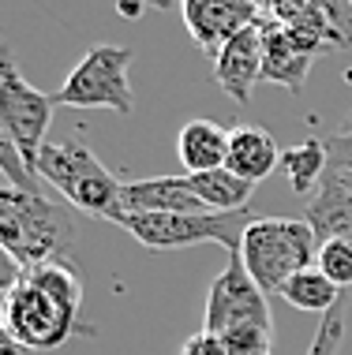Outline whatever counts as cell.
Listing matches in <instances>:
<instances>
[{
	"label": "cell",
	"instance_id": "16",
	"mask_svg": "<svg viewBox=\"0 0 352 355\" xmlns=\"http://www.w3.org/2000/svg\"><path fill=\"white\" fill-rule=\"evenodd\" d=\"M281 176L289 180V187L296 195H315L319 184L326 180L330 172V146L322 139H308V142H296V146L281 150Z\"/></svg>",
	"mask_w": 352,
	"mask_h": 355
},
{
	"label": "cell",
	"instance_id": "30",
	"mask_svg": "<svg viewBox=\"0 0 352 355\" xmlns=\"http://www.w3.org/2000/svg\"><path fill=\"white\" fill-rule=\"evenodd\" d=\"M337 135H352V112L345 116V123H341V131H337Z\"/></svg>",
	"mask_w": 352,
	"mask_h": 355
},
{
	"label": "cell",
	"instance_id": "23",
	"mask_svg": "<svg viewBox=\"0 0 352 355\" xmlns=\"http://www.w3.org/2000/svg\"><path fill=\"white\" fill-rule=\"evenodd\" d=\"M308 4L330 19V26L337 31L341 45L352 49V0H308Z\"/></svg>",
	"mask_w": 352,
	"mask_h": 355
},
{
	"label": "cell",
	"instance_id": "21",
	"mask_svg": "<svg viewBox=\"0 0 352 355\" xmlns=\"http://www.w3.org/2000/svg\"><path fill=\"white\" fill-rule=\"evenodd\" d=\"M341 337H345V303H337L330 314L319 318V329L308 344V355H337Z\"/></svg>",
	"mask_w": 352,
	"mask_h": 355
},
{
	"label": "cell",
	"instance_id": "14",
	"mask_svg": "<svg viewBox=\"0 0 352 355\" xmlns=\"http://www.w3.org/2000/svg\"><path fill=\"white\" fill-rule=\"evenodd\" d=\"M278 165H281V150L266 128H259V123H240V128H233L225 168H233L240 180H247V184H262Z\"/></svg>",
	"mask_w": 352,
	"mask_h": 355
},
{
	"label": "cell",
	"instance_id": "10",
	"mask_svg": "<svg viewBox=\"0 0 352 355\" xmlns=\"http://www.w3.org/2000/svg\"><path fill=\"white\" fill-rule=\"evenodd\" d=\"M214 83L236 105L251 101L255 83H262V31L259 23L244 26L240 34H233L229 42L214 56Z\"/></svg>",
	"mask_w": 352,
	"mask_h": 355
},
{
	"label": "cell",
	"instance_id": "25",
	"mask_svg": "<svg viewBox=\"0 0 352 355\" xmlns=\"http://www.w3.org/2000/svg\"><path fill=\"white\" fill-rule=\"evenodd\" d=\"M23 273H26V270L15 262L12 254H8V247L0 243V295H8V292H12V288H15L19 281H23Z\"/></svg>",
	"mask_w": 352,
	"mask_h": 355
},
{
	"label": "cell",
	"instance_id": "18",
	"mask_svg": "<svg viewBox=\"0 0 352 355\" xmlns=\"http://www.w3.org/2000/svg\"><path fill=\"white\" fill-rule=\"evenodd\" d=\"M192 187L199 191V198L206 202V209H214V214H236V209H247V198H251V191H255V184L240 180L233 168L192 172Z\"/></svg>",
	"mask_w": 352,
	"mask_h": 355
},
{
	"label": "cell",
	"instance_id": "4",
	"mask_svg": "<svg viewBox=\"0 0 352 355\" xmlns=\"http://www.w3.org/2000/svg\"><path fill=\"white\" fill-rule=\"evenodd\" d=\"M236 254L266 295H278L289 277L315 266L319 236L303 217H259L247 225Z\"/></svg>",
	"mask_w": 352,
	"mask_h": 355
},
{
	"label": "cell",
	"instance_id": "3",
	"mask_svg": "<svg viewBox=\"0 0 352 355\" xmlns=\"http://www.w3.org/2000/svg\"><path fill=\"white\" fill-rule=\"evenodd\" d=\"M37 176L49 187H56L79 214L106 217L112 225H124L128 209H124V180L106 161H98L87 142L68 139V142H45L42 157H37Z\"/></svg>",
	"mask_w": 352,
	"mask_h": 355
},
{
	"label": "cell",
	"instance_id": "22",
	"mask_svg": "<svg viewBox=\"0 0 352 355\" xmlns=\"http://www.w3.org/2000/svg\"><path fill=\"white\" fill-rule=\"evenodd\" d=\"M0 172H4V180H8V184H15V187H31V191H37V176H34V172H31V168L23 165V157H19L15 142L8 139L4 123H0Z\"/></svg>",
	"mask_w": 352,
	"mask_h": 355
},
{
	"label": "cell",
	"instance_id": "20",
	"mask_svg": "<svg viewBox=\"0 0 352 355\" xmlns=\"http://www.w3.org/2000/svg\"><path fill=\"white\" fill-rule=\"evenodd\" d=\"M315 266L337 288H352V243H349V239H330V243H319Z\"/></svg>",
	"mask_w": 352,
	"mask_h": 355
},
{
	"label": "cell",
	"instance_id": "15",
	"mask_svg": "<svg viewBox=\"0 0 352 355\" xmlns=\"http://www.w3.org/2000/svg\"><path fill=\"white\" fill-rule=\"evenodd\" d=\"M229 135L233 128H221L217 120H187L176 135V153L180 165L192 172H210V168H225L229 161Z\"/></svg>",
	"mask_w": 352,
	"mask_h": 355
},
{
	"label": "cell",
	"instance_id": "2",
	"mask_svg": "<svg viewBox=\"0 0 352 355\" xmlns=\"http://www.w3.org/2000/svg\"><path fill=\"white\" fill-rule=\"evenodd\" d=\"M0 243L23 270L75 266V225L31 187L0 184Z\"/></svg>",
	"mask_w": 352,
	"mask_h": 355
},
{
	"label": "cell",
	"instance_id": "17",
	"mask_svg": "<svg viewBox=\"0 0 352 355\" xmlns=\"http://www.w3.org/2000/svg\"><path fill=\"white\" fill-rule=\"evenodd\" d=\"M281 300L289 306H296V311H308V314H330L337 303H345V295H341V288L330 281L326 273L319 270V266H308V270H300L296 277H289V281L281 284Z\"/></svg>",
	"mask_w": 352,
	"mask_h": 355
},
{
	"label": "cell",
	"instance_id": "9",
	"mask_svg": "<svg viewBox=\"0 0 352 355\" xmlns=\"http://www.w3.org/2000/svg\"><path fill=\"white\" fill-rule=\"evenodd\" d=\"M180 15H184L192 42L210 56H217V49L244 26L259 23L251 0H180Z\"/></svg>",
	"mask_w": 352,
	"mask_h": 355
},
{
	"label": "cell",
	"instance_id": "12",
	"mask_svg": "<svg viewBox=\"0 0 352 355\" xmlns=\"http://www.w3.org/2000/svg\"><path fill=\"white\" fill-rule=\"evenodd\" d=\"M303 220L315 228L319 243H330V239H349L352 243V172L349 168L326 172L319 191L308 198Z\"/></svg>",
	"mask_w": 352,
	"mask_h": 355
},
{
	"label": "cell",
	"instance_id": "11",
	"mask_svg": "<svg viewBox=\"0 0 352 355\" xmlns=\"http://www.w3.org/2000/svg\"><path fill=\"white\" fill-rule=\"evenodd\" d=\"M262 31V83L285 86L296 94L308 83V71L315 64V53L300 42L289 26L274 23V19H259Z\"/></svg>",
	"mask_w": 352,
	"mask_h": 355
},
{
	"label": "cell",
	"instance_id": "19",
	"mask_svg": "<svg viewBox=\"0 0 352 355\" xmlns=\"http://www.w3.org/2000/svg\"><path fill=\"white\" fill-rule=\"evenodd\" d=\"M221 340L229 355H274V325H236Z\"/></svg>",
	"mask_w": 352,
	"mask_h": 355
},
{
	"label": "cell",
	"instance_id": "7",
	"mask_svg": "<svg viewBox=\"0 0 352 355\" xmlns=\"http://www.w3.org/2000/svg\"><path fill=\"white\" fill-rule=\"evenodd\" d=\"M131 49L124 45H94L79 64L68 71L60 90L53 94L56 105H72V109H112L120 116L131 112Z\"/></svg>",
	"mask_w": 352,
	"mask_h": 355
},
{
	"label": "cell",
	"instance_id": "27",
	"mask_svg": "<svg viewBox=\"0 0 352 355\" xmlns=\"http://www.w3.org/2000/svg\"><path fill=\"white\" fill-rule=\"evenodd\" d=\"M0 355H31V352H26L23 344H19L12 333H8L4 325H0Z\"/></svg>",
	"mask_w": 352,
	"mask_h": 355
},
{
	"label": "cell",
	"instance_id": "6",
	"mask_svg": "<svg viewBox=\"0 0 352 355\" xmlns=\"http://www.w3.org/2000/svg\"><path fill=\"white\" fill-rule=\"evenodd\" d=\"M53 94H42L37 86L26 83L19 71L8 42H0V123H4L8 139L15 142L19 157L26 168H37V157L45 150V131L53 123ZM37 176V172H34Z\"/></svg>",
	"mask_w": 352,
	"mask_h": 355
},
{
	"label": "cell",
	"instance_id": "5",
	"mask_svg": "<svg viewBox=\"0 0 352 355\" xmlns=\"http://www.w3.org/2000/svg\"><path fill=\"white\" fill-rule=\"evenodd\" d=\"M262 214L236 209V214H128L124 232L146 251H173V247H195V243H221L225 251H240V239L251 220Z\"/></svg>",
	"mask_w": 352,
	"mask_h": 355
},
{
	"label": "cell",
	"instance_id": "29",
	"mask_svg": "<svg viewBox=\"0 0 352 355\" xmlns=\"http://www.w3.org/2000/svg\"><path fill=\"white\" fill-rule=\"evenodd\" d=\"M146 8H150L146 0H117V12H120L124 19H139Z\"/></svg>",
	"mask_w": 352,
	"mask_h": 355
},
{
	"label": "cell",
	"instance_id": "26",
	"mask_svg": "<svg viewBox=\"0 0 352 355\" xmlns=\"http://www.w3.org/2000/svg\"><path fill=\"white\" fill-rule=\"evenodd\" d=\"M330 146V168H349L352 172V135H337Z\"/></svg>",
	"mask_w": 352,
	"mask_h": 355
},
{
	"label": "cell",
	"instance_id": "1",
	"mask_svg": "<svg viewBox=\"0 0 352 355\" xmlns=\"http://www.w3.org/2000/svg\"><path fill=\"white\" fill-rule=\"evenodd\" d=\"M83 281L75 266H37L26 270L0 306V325L26 352H53L68 344L75 333H90L79 325Z\"/></svg>",
	"mask_w": 352,
	"mask_h": 355
},
{
	"label": "cell",
	"instance_id": "28",
	"mask_svg": "<svg viewBox=\"0 0 352 355\" xmlns=\"http://www.w3.org/2000/svg\"><path fill=\"white\" fill-rule=\"evenodd\" d=\"M285 4H289V0H251V8L259 12V19H274Z\"/></svg>",
	"mask_w": 352,
	"mask_h": 355
},
{
	"label": "cell",
	"instance_id": "8",
	"mask_svg": "<svg viewBox=\"0 0 352 355\" xmlns=\"http://www.w3.org/2000/svg\"><path fill=\"white\" fill-rule=\"evenodd\" d=\"M236 325H274V322H270L266 292L251 281V273L244 270L240 254L229 251V262H225V270L214 277L210 295H206L203 329L229 333Z\"/></svg>",
	"mask_w": 352,
	"mask_h": 355
},
{
	"label": "cell",
	"instance_id": "13",
	"mask_svg": "<svg viewBox=\"0 0 352 355\" xmlns=\"http://www.w3.org/2000/svg\"><path fill=\"white\" fill-rule=\"evenodd\" d=\"M128 214H210L192 187V176H150L124 184Z\"/></svg>",
	"mask_w": 352,
	"mask_h": 355
},
{
	"label": "cell",
	"instance_id": "31",
	"mask_svg": "<svg viewBox=\"0 0 352 355\" xmlns=\"http://www.w3.org/2000/svg\"><path fill=\"white\" fill-rule=\"evenodd\" d=\"M146 4H150V8H158V12H161V8H173V0H146Z\"/></svg>",
	"mask_w": 352,
	"mask_h": 355
},
{
	"label": "cell",
	"instance_id": "24",
	"mask_svg": "<svg viewBox=\"0 0 352 355\" xmlns=\"http://www.w3.org/2000/svg\"><path fill=\"white\" fill-rule=\"evenodd\" d=\"M180 355H229V348H225L221 333L199 329V333H192V337L184 340V348H180Z\"/></svg>",
	"mask_w": 352,
	"mask_h": 355
}]
</instances>
